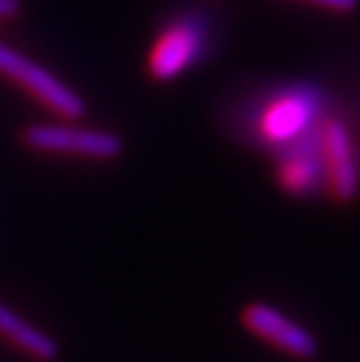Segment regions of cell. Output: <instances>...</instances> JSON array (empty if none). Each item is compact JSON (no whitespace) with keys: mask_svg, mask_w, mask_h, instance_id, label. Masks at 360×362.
I'll list each match as a JSON object with an SVG mask.
<instances>
[{"mask_svg":"<svg viewBox=\"0 0 360 362\" xmlns=\"http://www.w3.org/2000/svg\"><path fill=\"white\" fill-rule=\"evenodd\" d=\"M19 145L33 155L78 157L94 161H112L122 157L124 141L120 134L105 129L82 127L78 119L28 122L19 129Z\"/></svg>","mask_w":360,"mask_h":362,"instance_id":"6da1fadb","label":"cell"},{"mask_svg":"<svg viewBox=\"0 0 360 362\" xmlns=\"http://www.w3.org/2000/svg\"><path fill=\"white\" fill-rule=\"evenodd\" d=\"M0 78L14 84L59 119H82L87 112L84 98L71 84L5 40H0Z\"/></svg>","mask_w":360,"mask_h":362,"instance_id":"7a4b0ae2","label":"cell"},{"mask_svg":"<svg viewBox=\"0 0 360 362\" xmlns=\"http://www.w3.org/2000/svg\"><path fill=\"white\" fill-rule=\"evenodd\" d=\"M241 320L248 332L297 360H309L318 353V341L311 337L309 329L297 325L269 304H248L241 313Z\"/></svg>","mask_w":360,"mask_h":362,"instance_id":"3957f363","label":"cell"},{"mask_svg":"<svg viewBox=\"0 0 360 362\" xmlns=\"http://www.w3.org/2000/svg\"><path fill=\"white\" fill-rule=\"evenodd\" d=\"M199 54V33L190 24H178L168 26L162 35L152 42L148 52V73L150 78L159 82L178 78L182 71H187L190 64L197 59Z\"/></svg>","mask_w":360,"mask_h":362,"instance_id":"277c9868","label":"cell"},{"mask_svg":"<svg viewBox=\"0 0 360 362\" xmlns=\"http://www.w3.org/2000/svg\"><path fill=\"white\" fill-rule=\"evenodd\" d=\"M323 159L332 194L339 202H349L358 192V166L354 157L349 131L342 122H327L323 127Z\"/></svg>","mask_w":360,"mask_h":362,"instance_id":"5b68a950","label":"cell"},{"mask_svg":"<svg viewBox=\"0 0 360 362\" xmlns=\"http://www.w3.org/2000/svg\"><path fill=\"white\" fill-rule=\"evenodd\" d=\"M0 337L33 360L52 362L59 356V346L54 339L50 334H45L40 327L30 325L26 318H21V315L5 302H0Z\"/></svg>","mask_w":360,"mask_h":362,"instance_id":"8992f818","label":"cell"},{"mask_svg":"<svg viewBox=\"0 0 360 362\" xmlns=\"http://www.w3.org/2000/svg\"><path fill=\"white\" fill-rule=\"evenodd\" d=\"M304 119H306V110L302 103H295V101L281 103L277 110L269 115V119H267V131H269L274 138H288V136H293L295 131L302 129Z\"/></svg>","mask_w":360,"mask_h":362,"instance_id":"52a82bcc","label":"cell"},{"mask_svg":"<svg viewBox=\"0 0 360 362\" xmlns=\"http://www.w3.org/2000/svg\"><path fill=\"white\" fill-rule=\"evenodd\" d=\"M24 12V0H0V24H10Z\"/></svg>","mask_w":360,"mask_h":362,"instance_id":"ba28073f","label":"cell"},{"mask_svg":"<svg viewBox=\"0 0 360 362\" xmlns=\"http://www.w3.org/2000/svg\"><path fill=\"white\" fill-rule=\"evenodd\" d=\"M304 3L325 7V10H335V12H351L356 10L358 0H304Z\"/></svg>","mask_w":360,"mask_h":362,"instance_id":"9c48e42d","label":"cell"}]
</instances>
